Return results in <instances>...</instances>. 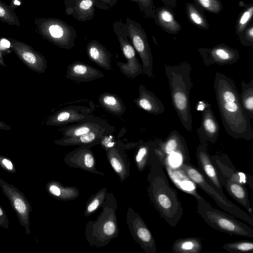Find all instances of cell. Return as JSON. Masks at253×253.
<instances>
[{
	"label": "cell",
	"instance_id": "cell-29",
	"mask_svg": "<svg viewBox=\"0 0 253 253\" xmlns=\"http://www.w3.org/2000/svg\"><path fill=\"white\" fill-rule=\"evenodd\" d=\"M95 3L94 0H77L67 14L79 21H90L94 16Z\"/></svg>",
	"mask_w": 253,
	"mask_h": 253
},
{
	"label": "cell",
	"instance_id": "cell-44",
	"mask_svg": "<svg viewBox=\"0 0 253 253\" xmlns=\"http://www.w3.org/2000/svg\"><path fill=\"white\" fill-rule=\"evenodd\" d=\"M8 224L7 217L3 209L0 205V226L7 229L8 228Z\"/></svg>",
	"mask_w": 253,
	"mask_h": 253
},
{
	"label": "cell",
	"instance_id": "cell-38",
	"mask_svg": "<svg viewBox=\"0 0 253 253\" xmlns=\"http://www.w3.org/2000/svg\"><path fill=\"white\" fill-rule=\"evenodd\" d=\"M0 20L10 25L20 26V21L11 7L0 0Z\"/></svg>",
	"mask_w": 253,
	"mask_h": 253
},
{
	"label": "cell",
	"instance_id": "cell-17",
	"mask_svg": "<svg viewBox=\"0 0 253 253\" xmlns=\"http://www.w3.org/2000/svg\"><path fill=\"white\" fill-rule=\"evenodd\" d=\"M11 46L19 58L30 69L40 73L47 68V61L40 53L21 42L11 40Z\"/></svg>",
	"mask_w": 253,
	"mask_h": 253
},
{
	"label": "cell",
	"instance_id": "cell-19",
	"mask_svg": "<svg viewBox=\"0 0 253 253\" xmlns=\"http://www.w3.org/2000/svg\"><path fill=\"white\" fill-rule=\"evenodd\" d=\"M197 132L200 143L214 144L218 139L219 126L210 104L202 111L201 123Z\"/></svg>",
	"mask_w": 253,
	"mask_h": 253
},
{
	"label": "cell",
	"instance_id": "cell-13",
	"mask_svg": "<svg viewBox=\"0 0 253 253\" xmlns=\"http://www.w3.org/2000/svg\"><path fill=\"white\" fill-rule=\"evenodd\" d=\"M0 185L3 194L9 201L21 225L25 228L27 234L31 233L29 214L32 209L30 203L24 195L13 185L2 179H0Z\"/></svg>",
	"mask_w": 253,
	"mask_h": 253
},
{
	"label": "cell",
	"instance_id": "cell-32",
	"mask_svg": "<svg viewBox=\"0 0 253 253\" xmlns=\"http://www.w3.org/2000/svg\"><path fill=\"white\" fill-rule=\"evenodd\" d=\"M203 248L201 240L197 237L179 238L173 242L171 246L173 253H199Z\"/></svg>",
	"mask_w": 253,
	"mask_h": 253
},
{
	"label": "cell",
	"instance_id": "cell-12",
	"mask_svg": "<svg viewBox=\"0 0 253 253\" xmlns=\"http://www.w3.org/2000/svg\"><path fill=\"white\" fill-rule=\"evenodd\" d=\"M94 109L95 105L92 102L89 107L83 105L68 106L60 109L50 116L46 125L60 126L87 121L95 117L92 115Z\"/></svg>",
	"mask_w": 253,
	"mask_h": 253
},
{
	"label": "cell",
	"instance_id": "cell-8",
	"mask_svg": "<svg viewBox=\"0 0 253 253\" xmlns=\"http://www.w3.org/2000/svg\"><path fill=\"white\" fill-rule=\"evenodd\" d=\"M155 153L162 163L167 162L174 166L190 163V156L186 142L176 130L171 131L164 140L159 139Z\"/></svg>",
	"mask_w": 253,
	"mask_h": 253
},
{
	"label": "cell",
	"instance_id": "cell-1",
	"mask_svg": "<svg viewBox=\"0 0 253 253\" xmlns=\"http://www.w3.org/2000/svg\"><path fill=\"white\" fill-rule=\"evenodd\" d=\"M213 88L220 118L227 133L235 139L252 140L251 119L243 109L234 81L217 72Z\"/></svg>",
	"mask_w": 253,
	"mask_h": 253
},
{
	"label": "cell",
	"instance_id": "cell-7",
	"mask_svg": "<svg viewBox=\"0 0 253 253\" xmlns=\"http://www.w3.org/2000/svg\"><path fill=\"white\" fill-rule=\"evenodd\" d=\"M179 167L190 179L199 187L209 195L221 209L243 221L253 226V219L237 206L228 199L223 198L206 180L201 171L190 163H182Z\"/></svg>",
	"mask_w": 253,
	"mask_h": 253
},
{
	"label": "cell",
	"instance_id": "cell-2",
	"mask_svg": "<svg viewBox=\"0 0 253 253\" xmlns=\"http://www.w3.org/2000/svg\"><path fill=\"white\" fill-rule=\"evenodd\" d=\"M154 150L149 163L148 195L161 217L170 226L175 227L182 218L183 208L177 193L169 184L163 165Z\"/></svg>",
	"mask_w": 253,
	"mask_h": 253
},
{
	"label": "cell",
	"instance_id": "cell-23",
	"mask_svg": "<svg viewBox=\"0 0 253 253\" xmlns=\"http://www.w3.org/2000/svg\"><path fill=\"white\" fill-rule=\"evenodd\" d=\"M222 186L228 194L236 201L246 209L250 216L253 217V210L251 207L248 193L246 188L243 185L235 181L229 177L218 173Z\"/></svg>",
	"mask_w": 253,
	"mask_h": 253
},
{
	"label": "cell",
	"instance_id": "cell-27",
	"mask_svg": "<svg viewBox=\"0 0 253 253\" xmlns=\"http://www.w3.org/2000/svg\"><path fill=\"white\" fill-rule=\"evenodd\" d=\"M98 102L104 109L116 116H122L126 112V108L122 100L115 93H102L98 97Z\"/></svg>",
	"mask_w": 253,
	"mask_h": 253
},
{
	"label": "cell",
	"instance_id": "cell-33",
	"mask_svg": "<svg viewBox=\"0 0 253 253\" xmlns=\"http://www.w3.org/2000/svg\"><path fill=\"white\" fill-rule=\"evenodd\" d=\"M240 99L244 110L251 120L253 118V79L249 83L241 82Z\"/></svg>",
	"mask_w": 253,
	"mask_h": 253
},
{
	"label": "cell",
	"instance_id": "cell-9",
	"mask_svg": "<svg viewBox=\"0 0 253 253\" xmlns=\"http://www.w3.org/2000/svg\"><path fill=\"white\" fill-rule=\"evenodd\" d=\"M124 24L128 38L141 60L143 73L152 78L153 59L145 30L140 23L129 18H126Z\"/></svg>",
	"mask_w": 253,
	"mask_h": 253
},
{
	"label": "cell",
	"instance_id": "cell-24",
	"mask_svg": "<svg viewBox=\"0 0 253 253\" xmlns=\"http://www.w3.org/2000/svg\"><path fill=\"white\" fill-rule=\"evenodd\" d=\"M86 51L89 59L99 67L109 71L111 69V54L98 41L93 40L87 44Z\"/></svg>",
	"mask_w": 253,
	"mask_h": 253
},
{
	"label": "cell",
	"instance_id": "cell-10",
	"mask_svg": "<svg viewBox=\"0 0 253 253\" xmlns=\"http://www.w3.org/2000/svg\"><path fill=\"white\" fill-rule=\"evenodd\" d=\"M113 29L117 37L123 54L126 60V63L117 61V65L124 75L128 78H135L143 73V68L128 38L125 24L121 20L116 21L113 24Z\"/></svg>",
	"mask_w": 253,
	"mask_h": 253
},
{
	"label": "cell",
	"instance_id": "cell-47",
	"mask_svg": "<svg viewBox=\"0 0 253 253\" xmlns=\"http://www.w3.org/2000/svg\"><path fill=\"white\" fill-rule=\"evenodd\" d=\"M0 129L4 130H10V127L3 122L0 121Z\"/></svg>",
	"mask_w": 253,
	"mask_h": 253
},
{
	"label": "cell",
	"instance_id": "cell-26",
	"mask_svg": "<svg viewBox=\"0 0 253 253\" xmlns=\"http://www.w3.org/2000/svg\"><path fill=\"white\" fill-rule=\"evenodd\" d=\"M110 125L106 121L94 117L90 120L66 127L63 130L62 137L78 136Z\"/></svg>",
	"mask_w": 253,
	"mask_h": 253
},
{
	"label": "cell",
	"instance_id": "cell-20",
	"mask_svg": "<svg viewBox=\"0 0 253 253\" xmlns=\"http://www.w3.org/2000/svg\"><path fill=\"white\" fill-rule=\"evenodd\" d=\"M105 150L109 163L123 182L130 175V163L125 150L116 145Z\"/></svg>",
	"mask_w": 253,
	"mask_h": 253
},
{
	"label": "cell",
	"instance_id": "cell-21",
	"mask_svg": "<svg viewBox=\"0 0 253 253\" xmlns=\"http://www.w3.org/2000/svg\"><path fill=\"white\" fill-rule=\"evenodd\" d=\"M99 70L87 64L75 61L68 65L66 78L78 82H88L104 77Z\"/></svg>",
	"mask_w": 253,
	"mask_h": 253
},
{
	"label": "cell",
	"instance_id": "cell-28",
	"mask_svg": "<svg viewBox=\"0 0 253 253\" xmlns=\"http://www.w3.org/2000/svg\"><path fill=\"white\" fill-rule=\"evenodd\" d=\"M154 19L157 24L168 33L175 34L181 29V26L172 13L168 9L161 7L156 9Z\"/></svg>",
	"mask_w": 253,
	"mask_h": 253
},
{
	"label": "cell",
	"instance_id": "cell-4",
	"mask_svg": "<svg viewBox=\"0 0 253 253\" xmlns=\"http://www.w3.org/2000/svg\"><path fill=\"white\" fill-rule=\"evenodd\" d=\"M117 206V201L113 193L107 192L97 219L89 221L85 227V236L90 246L102 247L118 237Z\"/></svg>",
	"mask_w": 253,
	"mask_h": 253
},
{
	"label": "cell",
	"instance_id": "cell-25",
	"mask_svg": "<svg viewBox=\"0 0 253 253\" xmlns=\"http://www.w3.org/2000/svg\"><path fill=\"white\" fill-rule=\"evenodd\" d=\"M162 164L169 176L181 190L192 195L195 198L201 196L197 191L195 186H194L195 184L179 166H172L167 162Z\"/></svg>",
	"mask_w": 253,
	"mask_h": 253
},
{
	"label": "cell",
	"instance_id": "cell-48",
	"mask_svg": "<svg viewBox=\"0 0 253 253\" xmlns=\"http://www.w3.org/2000/svg\"><path fill=\"white\" fill-rule=\"evenodd\" d=\"M0 64H1L2 66H5V64L3 63V58L1 56L0 53Z\"/></svg>",
	"mask_w": 253,
	"mask_h": 253
},
{
	"label": "cell",
	"instance_id": "cell-31",
	"mask_svg": "<svg viewBox=\"0 0 253 253\" xmlns=\"http://www.w3.org/2000/svg\"><path fill=\"white\" fill-rule=\"evenodd\" d=\"M159 139L148 142L139 141L136 151L134 161L139 171H142L147 165L151 159L154 150L157 145Z\"/></svg>",
	"mask_w": 253,
	"mask_h": 253
},
{
	"label": "cell",
	"instance_id": "cell-15",
	"mask_svg": "<svg viewBox=\"0 0 253 253\" xmlns=\"http://www.w3.org/2000/svg\"><path fill=\"white\" fill-rule=\"evenodd\" d=\"M208 144L200 143L196 150V158L199 170L206 180L225 199H227L223 192V186L218 175L217 170L208 152Z\"/></svg>",
	"mask_w": 253,
	"mask_h": 253
},
{
	"label": "cell",
	"instance_id": "cell-34",
	"mask_svg": "<svg viewBox=\"0 0 253 253\" xmlns=\"http://www.w3.org/2000/svg\"><path fill=\"white\" fill-rule=\"evenodd\" d=\"M186 11L189 21L196 27L204 30L209 28V25L204 14L193 3L186 4Z\"/></svg>",
	"mask_w": 253,
	"mask_h": 253
},
{
	"label": "cell",
	"instance_id": "cell-39",
	"mask_svg": "<svg viewBox=\"0 0 253 253\" xmlns=\"http://www.w3.org/2000/svg\"><path fill=\"white\" fill-rule=\"evenodd\" d=\"M77 0H64V4L65 7V12L67 14L74 6ZM97 8L108 10L113 7L118 1V0H94Z\"/></svg>",
	"mask_w": 253,
	"mask_h": 253
},
{
	"label": "cell",
	"instance_id": "cell-3",
	"mask_svg": "<svg viewBox=\"0 0 253 253\" xmlns=\"http://www.w3.org/2000/svg\"><path fill=\"white\" fill-rule=\"evenodd\" d=\"M170 90V98L181 124L188 131L192 130L190 91L194 84L191 78L192 66L187 62L177 65L164 64Z\"/></svg>",
	"mask_w": 253,
	"mask_h": 253
},
{
	"label": "cell",
	"instance_id": "cell-35",
	"mask_svg": "<svg viewBox=\"0 0 253 253\" xmlns=\"http://www.w3.org/2000/svg\"><path fill=\"white\" fill-rule=\"evenodd\" d=\"M107 193V188L103 187L90 197L85 206L84 212L85 217H87L91 215L101 207L105 199Z\"/></svg>",
	"mask_w": 253,
	"mask_h": 253
},
{
	"label": "cell",
	"instance_id": "cell-30",
	"mask_svg": "<svg viewBox=\"0 0 253 253\" xmlns=\"http://www.w3.org/2000/svg\"><path fill=\"white\" fill-rule=\"evenodd\" d=\"M48 192L55 198L62 201H70L79 197L80 193L76 187L63 186L57 181H51L46 185Z\"/></svg>",
	"mask_w": 253,
	"mask_h": 253
},
{
	"label": "cell",
	"instance_id": "cell-37",
	"mask_svg": "<svg viewBox=\"0 0 253 253\" xmlns=\"http://www.w3.org/2000/svg\"><path fill=\"white\" fill-rule=\"evenodd\" d=\"M222 249L230 253H248L253 251V243L251 241L242 240L225 244Z\"/></svg>",
	"mask_w": 253,
	"mask_h": 253
},
{
	"label": "cell",
	"instance_id": "cell-14",
	"mask_svg": "<svg viewBox=\"0 0 253 253\" xmlns=\"http://www.w3.org/2000/svg\"><path fill=\"white\" fill-rule=\"evenodd\" d=\"M198 51L203 64L206 66L213 64L227 65L237 62L239 51L225 44L221 43L211 48H200Z\"/></svg>",
	"mask_w": 253,
	"mask_h": 253
},
{
	"label": "cell",
	"instance_id": "cell-46",
	"mask_svg": "<svg viewBox=\"0 0 253 253\" xmlns=\"http://www.w3.org/2000/svg\"><path fill=\"white\" fill-rule=\"evenodd\" d=\"M11 43L9 41L5 39H2L0 40V49L5 50L10 47Z\"/></svg>",
	"mask_w": 253,
	"mask_h": 253
},
{
	"label": "cell",
	"instance_id": "cell-43",
	"mask_svg": "<svg viewBox=\"0 0 253 253\" xmlns=\"http://www.w3.org/2000/svg\"><path fill=\"white\" fill-rule=\"evenodd\" d=\"M112 134L105 135L101 140L100 144L104 149L111 148L117 145V141Z\"/></svg>",
	"mask_w": 253,
	"mask_h": 253
},
{
	"label": "cell",
	"instance_id": "cell-11",
	"mask_svg": "<svg viewBox=\"0 0 253 253\" xmlns=\"http://www.w3.org/2000/svg\"><path fill=\"white\" fill-rule=\"evenodd\" d=\"M126 222L134 241L145 253H156L155 240L147 225L139 213L128 207Z\"/></svg>",
	"mask_w": 253,
	"mask_h": 253
},
{
	"label": "cell",
	"instance_id": "cell-18",
	"mask_svg": "<svg viewBox=\"0 0 253 253\" xmlns=\"http://www.w3.org/2000/svg\"><path fill=\"white\" fill-rule=\"evenodd\" d=\"M115 130L114 126H108L92 130L83 135L69 137H63L56 140L54 143L62 146H93L100 144L103 137L107 134L113 133Z\"/></svg>",
	"mask_w": 253,
	"mask_h": 253
},
{
	"label": "cell",
	"instance_id": "cell-40",
	"mask_svg": "<svg viewBox=\"0 0 253 253\" xmlns=\"http://www.w3.org/2000/svg\"><path fill=\"white\" fill-rule=\"evenodd\" d=\"M203 9L211 13L217 14L222 9L220 0H194Z\"/></svg>",
	"mask_w": 253,
	"mask_h": 253
},
{
	"label": "cell",
	"instance_id": "cell-6",
	"mask_svg": "<svg viewBox=\"0 0 253 253\" xmlns=\"http://www.w3.org/2000/svg\"><path fill=\"white\" fill-rule=\"evenodd\" d=\"M35 23L40 35L54 45L65 49L74 46L77 32L73 27L62 20L42 18L37 19Z\"/></svg>",
	"mask_w": 253,
	"mask_h": 253
},
{
	"label": "cell",
	"instance_id": "cell-45",
	"mask_svg": "<svg viewBox=\"0 0 253 253\" xmlns=\"http://www.w3.org/2000/svg\"><path fill=\"white\" fill-rule=\"evenodd\" d=\"M0 164L8 170H14L12 163L8 159L0 156Z\"/></svg>",
	"mask_w": 253,
	"mask_h": 253
},
{
	"label": "cell",
	"instance_id": "cell-16",
	"mask_svg": "<svg viewBox=\"0 0 253 253\" xmlns=\"http://www.w3.org/2000/svg\"><path fill=\"white\" fill-rule=\"evenodd\" d=\"M64 163L69 167L78 168L96 174L104 176L96 167L95 157L91 147L79 146L67 154L64 158Z\"/></svg>",
	"mask_w": 253,
	"mask_h": 253
},
{
	"label": "cell",
	"instance_id": "cell-36",
	"mask_svg": "<svg viewBox=\"0 0 253 253\" xmlns=\"http://www.w3.org/2000/svg\"><path fill=\"white\" fill-rule=\"evenodd\" d=\"M253 15V3L248 4L241 11L237 20L236 24V33L240 36L248 26Z\"/></svg>",
	"mask_w": 253,
	"mask_h": 253
},
{
	"label": "cell",
	"instance_id": "cell-41",
	"mask_svg": "<svg viewBox=\"0 0 253 253\" xmlns=\"http://www.w3.org/2000/svg\"><path fill=\"white\" fill-rule=\"evenodd\" d=\"M135 2L138 5L140 10L144 16L147 18H154L156 9L152 0H131Z\"/></svg>",
	"mask_w": 253,
	"mask_h": 253
},
{
	"label": "cell",
	"instance_id": "cell-42",
	"mask_svg": "<svg viewBox=\"0 0 253 253\" xmlns=\"http://www.w3.org/2000/svg\"><path fill=\"white\" fill-rule=\"evenodd\" d=\"M241 43L245 46L253 48V24L251 23L239 36Z\"/></svg>",
	"mask_w": 253,
	"mask_h": 253
},
{
	"label": "cell",
	"instance_id": "cell-22",
	"mask_svg": "<svg viewBox=\"0 0 253 253\" xmlns=\"http://www.w3.org/2000/svg\"><path fill=\"white\" fill-rule=\"evenodd\" d=\"M138 97L133 99L136 105L148 113L158 115L163 114L165 110L162 102L144 85H140Z\"/></svg>",
	"mask_w": 253,
	"mask_h": 253
},
{
	"label": "cell",
	"instance_id": "cell-5",
	"mask_svg": "<svg viewBox=\"0 0 253 253\" xmlns=\"http://www.w3.org/2000/svg\"><path fill=\"white\" fill-rule=\"evenodd\" d=\"M196 200L198 214L211 228L231 235L253 237V229L233 215L212 207L202 196Z\"/></svg>",
	"mask_w": 253,
	"mask_h": 253
}]
</instances>
